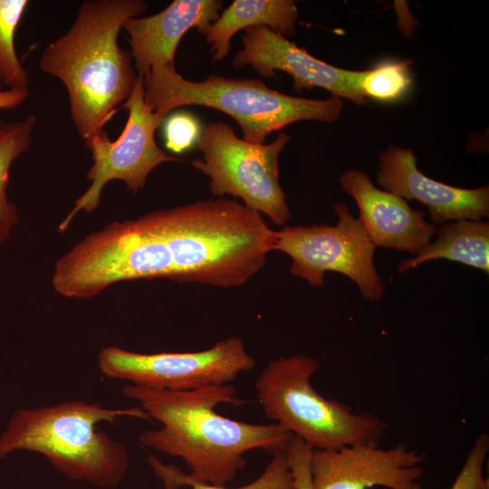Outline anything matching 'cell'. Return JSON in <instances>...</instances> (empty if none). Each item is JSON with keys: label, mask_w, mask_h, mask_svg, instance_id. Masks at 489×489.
<instances>
[{"label": "cell", "mask_w": 489, "mask_h": 489, "mask_svg": "<svg viewBox=\"0 0 489 489\" xmlns=\"http://www.w3.org/2000/svg\"><path fill=\"white\" fill-rule=\"evenodd\" d=\"M29 90H0V110H13L22 105L29 97Z\"/></svg>", "instance_id": "d4e9b609"}, {"label": "cell", "mask_w": 489, "mask_h": 489, "mask_svg": "<svg viewBox=\"0 0 489 489\" xmlns=\"http://www.w3.org/2000/svg\"><path fill=\"white\" fill-rule=\"evenodd\" d=\"M28 5V0H0V83L8 89L29 90V76L14 46V34Z\"/></svg>", "instance_id": "d6986e66"}, {"label": "cell", "mask_w": 489, "mask_h": 489, "mask_svg": "<svg viewBox=\"0 0 489 489\" xmlns=\"http://www.w3.org/2000/svg\"><path fill=\"white\" fill-rule=\"evenodd\" d=\"M296 489H314L311 475L312 449L301 438L292 436L285 450Z\"/></svg>", "instance_id": "cb8c5ba5"}, {"label": "cell", "mask_w": 489, "mask_h": 489, "mask_svg": "<svg viewBox=\"0 0 489 489\" xmlns=\"http://www.w3.org/2000/svg\"><path fill=\"white\" fill-rule=\"evenodd\" d=\"M148 7L143 0H86L69 30L42 53L39 66L64 85L84 141L105 129L131 93L138 75L118 37L124 24Z\"/></svg>", "instance_id": "3957f363"}, {"label": "cell", "mask_w": 489, "mask_h": 489, "mask_svg": "<svg viewBox=\"0 0 489 489\" xmlns=\"http://www.w3.org/2000/svg\"><path fill=\"white\" fill-rule=\"evenodd\" d=\"M320 367L318 359L304 354L270 360L254 384L265 416L312 450L378 445L385 422L320 395L312 384Z\"/></svg>", "instance_id": "8992f818"}, {"label": "cell", "mask_w": 489, "mask_h": 489, "mask_svg": "<svg viewBox=\"0 0 489 489\" xmlns=\"http://www.w3.org/2000/svg\"><path fill=\"white\" fill-rule=\"evenodd\" d=\"M101 373L128 384L168 390H189L231 384L252 369L254 359L240 338L229 337L211 348L192 352L139 353L115 346L98 355Z\"/></svg>", "instance_id": "30bf717a"}, {"label": "cell", "mask_w": 489, "mask_h": 489, "mask_svg": "<svg viewBox=\"0 0 489 489\" xmlns=\"http://www.w3.org/2000/svg\"><path fill=\"white\" fill-rule=\"evenodd\" d=\"M489 452V438L481 434L470 449L466 459L450 489H486L488 479L484 467Z\"/></svg>", "instance_id": "603a6c76"}, {"label": "cell", "mask_w": 489, "mask_h": 489, "mask_svg": "<svg viewBox=\"0 0 489 489\" xmlns=\"http://www.w3.org/2000/svg\"><path fill=\"white\" fill-rule=\"evenodd\" d=\"M162 123L165 147L175 154L190 149L201 136L200 122L189 112L169 114Z\"/></svg>", "instance_id": "7402d4cb"}, {"label": "cell", "mask_w": 489, "mask_h": 489, "mask_svg": "<svg viewBox=\"0 0 489 489\" xmlns=\"http://www.w3.org/2000/svg\"><path fill=\"white\" fill-rule=\"evenodd\" d=\"M333 210L336 225H285L275 231L273 250L291 256L290 273L313 287H322L331 271L353 281L367 300H380L384 285L373 263L375 245L346 204L337 203Z\"/></svg>", "instance_id": "ba28073f"}, {"label": "cell", "mask_w": 489, "mask_h": 489, "mask_svg": "<svg viewBox=\"0 0 489 489\" xmlns=\"http://www.w3.org/2000/svg\"><path fill=\"white\" fill-rule=\"evenodd\" d=\"M377 180L384 190L425 205L433 225L489 216L488 186L461 188L436 181L417 168L411 149L388 145L379 155Z\"/></svg>", "instance_id": "4fadbf2b"}, {"label": "cell", "mask_w": 489, "mask_h": 489, "mask_svg": "<svg viewBox=\"0 0 489 489\" xmlns=\"http://www.w3.org/2000/svg\"><path fill=\"white\" fill-rule=\"evenodd\" d=\"M143 78L145 102L165 119L173 110L197 105L220 110L239 125L245 141L265 143L269 134L300 120L334 122L343 101L283 94L259 79H233L209 74L204 81L185 79L175 64L155 67Z\"/></svg>", "instance_id": "5b68a950"}, {"label": "cell", "mask_w": 489, "mask_h": 489, "mask_svg": "<svg viewBox=\"0 0 489 489\" xmlns=\"http://www.w3.org/2000/svg\"><path fill=\"white\" fill-rule=\"evenodd\" d=\"M122 392L161 424L139 435V443L189 467L187 476L195 482L225 486L245 465L244 455L264 449L273 455L284 452L293 436L277 423L251 424L224 417L216 408L239 406L232 384L208 385L189 390H168L127 384Z\"/></svg>", "instance_id": "7a4b0ae2"}, {"label": "cell", "mask_w": 489, "mask_h": 489, "mask_svg": "<svg viewBox=\"0 0 489 489\" xmlns=\"http://www.w3.org/2000/svg\"><path fill=\"white\" fill-rule=\"evenodd\" d=\"M486 489H489V487H488V488H486Z\"/></svg>", "instance_id": "484cf974"}, {"label": "cell", "mask_w": 489, "mask_h": 489, "mask_svg": "<svg viewBox=\"0 0 489 489\" xmlns=\"http://www.w3.org/2000/svg\"><path fill=\"white\" fill-rule=\"evenodd\" d=\"M241 39L243 48L236 53L232 62L235 68L250 65L266 78L274 77L276 70L283 71L292 78V88L296 91L319 87L356 105L367 103L360 89L364 71L329 64L266 26L249 27Z\"/></svg>", "instance_id": "8fae6325"}, {"label": "cell", "mask_w": 489, "mask_h": 489, "mask_svg": "<svg viewBox=\"0 0 489 489\" xmlns=\"http://www.w3.org/2000/svg\"><path fill=\"white\" fill-rule=\"evenodd\" d=\"M222 5L220 0H174L155 14L129 19L123 29L138 75L144 77L155 67L174 64L184 34L191 28L205 34L218 18Z\"/></svg>", "instance_id": "9a60e30c"}, {"label": "cell", "mask_w": 489, "mask_h": 489, "mask_svg": "<svg viewBox=\"0 0 489 489\" xmlns=\"http://www.w3.org/2000/svg\"><path fill=\"white\" fill-rule=\"evenodd\" d=\"M127 417L150 420L139 407L107 408L82 400L19 408L0 435V458L15 451L35 452L72 480L115 486L128 471L129 453L96 426Z\"/></svg>", "instance_id": "277c9868"}, {"label": "cell", "mask_w": 489, "mask_h": 489, "mask_svg": "<svg viewBox=\"0 0 489 489\" xmlns=\"http://www.w3.org/2000/svg\"><path fill=\"white\" fill-rule=\"evenodd\" d=\"M274 239L263 215L235 198L198 200L86 235L56 261L52 285L80 300L139 279L237 287L265 265Z\"/></svg>", "instance_id": "6da1fadb"}, {"label": "cell", "mask_w": 489, "mask_h": 489, "mask_svg": "<svg viewBox=\"0 0 489 489\" xmlns=\"http://www.w3.org/2000/svg\"><path fill=\"white\" fill-rule=\"evenodd\" d=\"M446 259L489 273V223L461 219L445 223L437 237L414 258L401 261L399 273L416 268L423 263Z\"/></svg>", "instance_id": "e0dca14e"}, {"label": "cell", "mask_w": 489, "mask_h": 489, "mask_svg": "<svg viewBox=\"0 0 489 489\" xmlns=\"http://www.w3.org/2000/svg\"><path fill=\"white\" fill-rule=\"evenodd\" d=\"M298 8L292 0H235L205 33L211 43L212 61L220 62L231 50V40L240 30L266 26L283 36H293Z\"/></svg>", "instance_id": "2e32d148"}, {"label": "cell", "mask_w": 489, "mask_h": 489, "mask_svg": "<svg viewBox=\"0 0 489 489\" xmlns=\"http://www.w3.org/2000/svg\"><path fill=\"white\" fill-rule=\"evenodd\" d=\"M425 455L399 444L350 445L334 450H312L311 475L314 489H423Z\"/></svg>", "instance_id": "7c38bea8"}, {"label": "cell", "mask_w": 489, "mask_h": 489, "mask_svg": "<svg viewBox=\"0 0 489 489\" xmlns=\"http://www.w3.org/2000/svg\"><path fill=\"white\" fill-rule=\"evenodd\" d=\"M290 138L281 131L270 143H252L237 137L225 122L210 121L197 143L202 158L194 159L192 166L210 178L214 196L238 197L281 225L291 218L279 183V156Z\"/></svg>", "instance_id": "52a82bcc"}, {"label": "cell", "mask_w": 489, "mask_h": 489, "mask_svg": "<svg viewBox=\"0 0 489 489\" xmlns=\"http://www.w3.org/2000/svg\"><path fill=\"white\" fill-rule=\"evenodd\" d=\"M35 124L34 114L15 121L0 119V244L10 237L18 223L17 208L6 194L10 168L20 155L30 150Z\"/></svg>", "instance_id": "ac0fdd59"}, {"label": "cell", "mask_w": 489, "mask_h": 489, "mask_svg": "<svg viewBox=\"0 0 489 489\" xmlns=\"http://www.w3.org/2000/svg\"><path fill=\"white\" fill-rule=\"evenodd\" d=\"M121 108L129 115L117 139L111 141L104 129L85 140L92 159L86 175L91 185L60 223L61 233L66 231L80 211L89 214L100 206L102 189L110 181L121 180L129 191L137 194L146 186L149 175L156 167L180 161L166 154L156 142L155 132L164 119L146 104L141 76H137L131 93Z\"/></svg>", "instance_id": "9c48e42d"}, {"label": "cell", "mask_w": 489, "mask_h": 489, "mask_svg": "<svg viewBox=\"0 0 489 489\" xmlns=\"http://www.w3.org/2000/svg\"><path fill=\"white\" fill-rule=\"evenodd\" d=\"M340 183L357 203L358 219L375 247L417 254L430 244L436 226L425 221L424 212L411 208L404 198L376 187L360 170H347Z\"/></svg>", "instance_id": "5bb4252c"}, {"label": "cell", "mask_w": 489, "mask_h": 489, "mask_svg": "<svg viewBox=\"0 0 489 489\" xmlns=\"http://www.w3.org/2000/svg\"><path fill=\"white\" fill-rule=\"evenodd\" d=\"M149 461L168 489L183 485L192 489H296L285 451L273 454L264 472L254 481L237 488L197 483L190 480L180 469L164 465L155 458Z\"/></svg>", "instance_id": "ffe728a7"}, {"label": "cell", "mask_w": 489, "mask_h": 489, "mask_svg": "<svg viewBox=\"0 0 489 489\" xmlns=\"http://www.w3.org/2000/svg\"><path fill=\"white\" fill-rule=\"evenodd\" d=\"M411 60L385 62L364 71L360 89L364 97L382 101H392L405 95L412 83L409 75Z\"/></svg>", "instance_id": "44dd1931"}]
</instances>
